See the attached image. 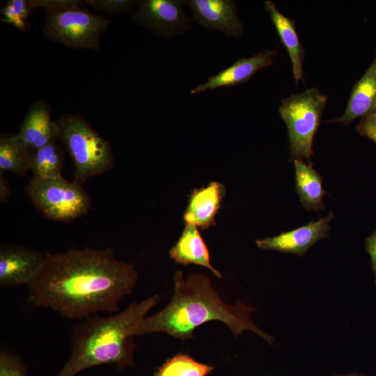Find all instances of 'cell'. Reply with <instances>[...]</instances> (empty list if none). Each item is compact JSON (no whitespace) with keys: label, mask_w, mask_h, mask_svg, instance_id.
Wrapping results in <instances>:
<instances>
[{"label":"cell","mask_w":376,"mask_h":376,"mask_svg":"<svg viewBox=\"0 0 376 376\" xmlns=\"http://www.w3.org/2000/svg\"><path fill=\"white\" fill-rule=\"evenodd\" d=\"M334 214L330 212L325 217L293 229L282 232L274 237H267L256 241L257 246L263 250L304 256L310 247L320 240L329 237L330 223Z\"/></svg>","instance_id":"30bf717a"},{"label":"cell","mask_w":376,"mask_h":376,"mask_svg":"<svg viewBox=\"0 0 376 376\" xmlns=\"http://www.w3.org/2000/svg\"><path fill=\"white\" fill-rule=\"evenodd\" d=\"M181 0L138 1L132 19L139 25L162 37H171L187 30L190 20Z\"/></svg>","instance_id":"ba28073f"},{"label":"cell","mask_w":376,"mask_h":376,"mask_svg":"<svg viewBox=\"0 0 376 376\" xmlns=\"http://www.w3.org/2000/svg\"><path fill=\"white\" fill-rule=\"evenodd\" d=\"M275 50H265L253 56L237 60L227 68L210 77L207 80L191 91L192 94H198L207 90L234 86L249 80L258 70L272 65Z\"/></svg>","instance_id":"7c38bea8"},{"label":"cell","mask_w":376,"mask_h":376,"mask_svg":"<svg viewBox=\"0 0 376 376\" xmlns=\"http://www.w3.org/2000/svg\"><path fill=\"white\" fill-rule=\"evenodd\" d=\"M368 116H370L376 118V104H375V107H373L372 111L370 112V113Z\"/></svg>","instance_id":"f1b7e54d"},{"label":"cell","mask_w":376,"mask_h":376,"mask_svg":"<svg viewBox=\"0 0 376 376\" xmlns=\"http://www.w3.org/2000/svg\"><path fill=\"white\" fill-rule=\"evenodd\" d=\"M365 244L366 250L371 258L372 267L375 275V283L376 285V230L366 238Z\"/></svg>","instance_id":"4316f807"},{"label":"cell","mask_w":376,"mask_h":376,"mask_svg":"<svg viewBox=\"0 0 376 376\" xmlns=\"http://www.w3.org/2000/svg\"><path fill=\"white\" fill-rule=\"evenodd\" d=\"M17 139L34 152L58 139L56 120L51 118L47 104L42 100L34 102L22 122Z\"/></svg>","instance_id":"4fadbf2b"},{"label":"cell","mask_w":376,"mask_h":376,"mask_svg":"<svg viewBox=\"0 0 376 376\" xmlns=\"http://www.w3.org/2000/svg\"><path fill=\"white\" fill-rule=\"evenodd\" d=\"M265 8L288 52L293 77L297 86L299 81L304 82L302 70L304 52L296 31L295 22L281 13L272 1H266Z\"/></svg>","instance_id":"e0dca14e"},{"label":"cell","mask_w":376,"mask_h":376,"mask_svg":"<svg viewBox=\"0 0 376 376\" xmlns=\"http://www.w3.org/2000/svg\"><path fill=\"white\" fill-rule=\"evenodd\" d=\"M295 186L301 206L306 210L324 208L323 197L328 194L322 185V178L311 165L303 160H294Z\"/></svg>","instance_id":"ac0fdd59"},{"label":"cell","mask_w":376,"mask_h":376,"mask_svg":"<svg viewBox=\"0 0 376 376\" xmlns=\"http://www.w3.org/2000/svg\"><path fill=\"white\" fill-rule=\"evenodd\" d=\"M155 295L130 304L110 316H91L72 327V348L69 359L54 376H75L100 365H115L119 369L134 367L135 330L159 301Z\"/></svg>","instance_id":"3957f363"},{"label":"cell","mask_w":376,"mask_h":376,"mask_svg":"<svg viewBox=\"0 0 376 376\" xmlns=\"http://www.w3.org/2000/svg\"><path fill=\"white\" fill-rule=\"evenodd\" d=\"M375 104L376 52L370 66L354 85L344 113L329 123H340L347 125L358 118L368 116Z\"/></svg>","instance_id":"9a60e30c"},{"label":"cell","mask_w":376,"mask_h":376,"mask_svg":"<svg viewBox=\"0 0 376 376\" xmlns=\"http://www.w3.org/2000/svg\"><path fill=\"white\" fill-rule=\"evenodd\" d=\"M43 32L49 40L72 49H98L110 24L102 15L81 7L45 10Z\"/></svg>","instance_id":"52a82bcc"},{"label":"cell","mask_w":376,"mask_h":376,"mask_svg":"<svg viewBox=\"0 0 376 376\" xmlns=\"http://www.w3.org/2000/svg\"><path fill=\"white\" fill-rule=\"evenodd\" d=\"M46 258L36 249L15 244L0 249V286H29L42 270Z\"/></svg>","instance_id":"9c48e42d"},{"label":"cell","mask_w":376,"mask_h":376,"mask_svg":"<svg viewBox=\"0 0 376 376\" xmlns=\"http://www.w3.org/2000/svg\"><path fill=\"white\" fill-rule=\"evenodd\" d=\"M56 123L58 139L74 162L75 182L82 185L91 177L100 175L113 166L110 143L81 116L64 114Z\"/></svg>","instance_id":"277c9868"},{"label":"cell","mask_w":376,"mask_h":376,"mask_svg":"<svg viewBox=\"0 0 376 376\" xmlns=\"http://www.w3.org/2000/svg\"><path fill=\"white\" fill-rule=\"evenodd\" d=\"M214 366L201 363L186 354H178L168 359L153 376H207Z\"/></svg>","instance_id":"44dd1931"},{"label":"cell","mask_w":376,"mask_h":376,"mask_svg":"<svg viewBox=\"0 0 376 376\" xmlns=\"http://www.w3.org/2000/svg\"><path fill=\"white\" fill-rule=\"evenodd\" d=\"M336 376H363V375H359V374H357V373H352V374H348V375H336Z\"/></svg>","instance_id":"f546056e"},{"label":"cell","mask_w":376,"mask_h":376,"mask_svg":"<svg viewBox=\"0 0 376 376\" xmlns=\"http://www.w3.org/2000/svg\"><path fill=\"white\" fill-rule=\"evenodd\" d=\"M138 1L132 0H85L84 3L109 15H117L128 12L136 6Z\"/></svg>","instance_id":"603a6c76"},{"label":"cell","mask_w":376,"mask_h":376,"mask_svg":"<svg viewBox=\"0 0 376 376\" xmlns=\"http://www.w3.org/2000/svg\"><path fill=\"white\" fill-rule=\"evenodd\" d=\"M33 9L44 8L47 10L65 9L81 7L84 1L77 0H30Z\"/></svg>","instance_id":"d4e9b609"},{"label":"cell","mask_w":376,"mask_h":376,"mask_svg":"<svg viewBox=\"0 0 376 376\" xmlns=\"http://www.w3.org/2000/svg\"><path fill=\"white\" fill-rule=\"evenodd\" d=\"M64 161L63 151L56 142L34 151L30 164L33 179L45 180L61 176Z\"/></svg>","instance_id":"ffe728a7"},{"label":"cell","mask_w":376,"mask_h":376,"mask_svg":"<svg viewBox=\"0 0 376 376\" xmlns=\"http://www.w3.org/2000/svg\"><path fill=\"white\" fill-rule=\"evenodd\" d=\"M137 278L135 267L117 259L110 248L47 253L42 270L29 286V301L69 319L116 313Z\"/></svg>","instance_id":"6da1fadb"},{"label":"cell","mask_w":376,"mask_h":376,"mask_svg":"<svg viewBox=\"0 0 376 376\" xmlns=\"http://www.w3.org/2000/svg\"><path fill=\"white\" fill-rule=\"evenodd\" d=\"M32 9L30 0H9L1 9V21L25 32L30 27L28 18Z\"/></svg>","instance_id":"7402d4cb"},{"label":"cell","mask_w":376,"mask_h":376,"mask_svg":"<svg viewBox=\"0 0 376 376\" xmlns=\"http://www.w3.org/2000/svg\"><path fill=\"white\" fill-rule=\"evenodd\" d=\"M25 192L35 207L46 218L69 223L86 213L91 199L81 185L62 175L45 180L31 179Z\"/></svg>","instance_id":"8992f818"},{"label":"cell","mask_w":376,"mask_h":376,"mask_svg":"<svg viewBox=\"0 0 376 376\" xmlns=\"http://www.w3.org/2000/svg\"><path fill=\"white\" fill-rule=\"evenodd\" d=\"M356 130L360 135L368 137L376 144V118L370 116L362 118L356 126Z\"/></svg>","instance_id":"484cf974"},{"label":"cell","mask_w":376,"mask_h":376,"mask_svg":"<svg viewBox=\"0 0 376 376\" xmlns=\"http://www.w3.org/2000/svg\"><path fill=\"white\" fill-rule=\"evenodd\" d=\"M225 194V186L219 182H212L205 187L194 190L183 214L185 224L201 229L214 225L215 217Z\"/></svg>","instance_id":"5bb4252c"},{"label":"cell","mask_w":376,"mask_h":376,"mask_svg":"<svg viewBox=\"0 0 376 376\" xmlns=\"http://www.w3.org/2000/svg\"><path fill=\"white\" fill-rule=\"evenodd\" d=\"M185 3L192 10L193 19L203 27L220 31L236 38L242 35V24L233 1L188 0Z\"/></svg>","instance_id":"8fae6325"},{"label":"cell","mask_w":376,"mask_h":376,"mask_svg":"<svg viewBox=\"0 0 376 376\" xmlns=\"http://www.w3.org/2000/svg\"><path fill=\"white\" fill-rule=\"evenodd\" d=\"M0 199L1 202L4 203L7 201L10 191L1 172H0Z\"/></svg>","instance_id":"83f0119b"},{"label":"cell","mask_w":376,"mask_h":376,"mask_svg":"<svg viewBox=\"0 0 376 376\" xmlns=\"http://www.w3.org/2000/svg\"><path fill=\"white\" fill-rule=\"evenodd\" d=\"M173 285L169 303L155 314L143 318L135 330L136 336L159 332L185 340L192 338L201 325L217 320L226 324L235 338L249 330L270 344L274 340L251 320L254 307L240 301L235 304L225 303L208 276L191 274L185 277L182 271H176Z\"/></svg>","instance_id":"7a4b0ae2"},{"label":"cell","mask_w":376,"mask_h":376,"mask_svg":"<svg viewBox=\"0 0 376 376\" xmlns=\"http://www.w3.org/2000/svg\"><path fill=\"white\" fill-rule=\"evenodd\" d=\"M27 368L20 359L1 349L0 351V376H26Z\"/></svg>","instance_id":"cb8c5ba5"},{"label":"cell","mask_w":376,"mask_h":376,"mask_svg":"<svg viewBox=\"0 0 376 376\" xmlns=\"http://www.w3.org/2000/svg\"><path fill=\"white\" fill-rule=\"evenodd\" d=\"M169 253L171 258L177 263L200 265L210 269L217 278L222 277L212 265L208 248L198 227L194 225H185L180 237Z\"/></svg>","instance_id":"2e32d148"},{"label":"cell","mask_w":376,"mask_h":376,"mask_svg":"<svg viewBox=\"0 0 376 376\" xmlns=\"http://www.w3.org/2000/svg\"><path fill=\"white\" fill-rule=\"evenodd\" d=\"M327 102L316 88L282 100L279 112L288 129L290 161L306 159L312 166L313 142Z\"/></svg>","instance_id":"5b68a950"},{"label":"cell","mask_w":376,"mask_h":376,"mask_svg":"<svg viewBox=\"0 0 376 376\" xmlns=\"http://www.w3.org/2000/svg\"><path fill=\"white\" fill-rule=\"evenodd\" d=\"M33 153L15 135L1 136L0 171L9 172L19 176L25 175L30 171Z\"/></svg>","instance_id":"d6986e66"}]
</instances>
